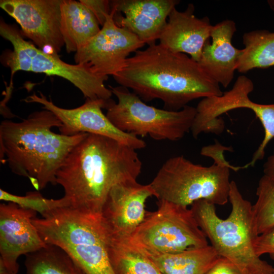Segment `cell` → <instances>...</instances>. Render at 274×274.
Returning <instances> with one entry per match:
<instances>
[{"mask_svg": "<svg viewBox=\"0 0 274 274\" xmlns=\"http://www.w3.org/2000/svg\"><path fill=\"white\" fill-rule=\"evenodd\" d=\"M142 163L136 150L110 138L88 133L56 175L70 209L100 215L111 189L137 181Z\"/></svg>", "mask_w": 274, "mask_h": 274, "instance_id": "obj_1", "label": "cell"}, {"mask_svg": "<svg viewBox=\"0 0 274 274\" xmlns=\"http://www.w3.org/2000/svg\"><path fill=\"white\" fill-rule=\"evenodd\" d=\"M113 77L144 101L160 99L169 111H179L194 99L223 93L197 62L159 44L136 51Z\"/></svg>", "mask_w": 274, "mask_h": 274, "instance_id": "obj_2", "label": "cell"}, {"mask_svg": "<svg viewBox=\"0 0 274 274\" xmlns=\"http://www.w3.org/2000/svg\"><path fill=\"white\" fill-rule=\"evenodd\" d=\"M62 123L44 109L21 122L5 120L0 124V160L14 174L38 179L40 190L56 185V175L71 150L88 134L65 135L52 130Z\"/></svg>", "mask_w": 274, "mask_h": 274, "instance_id": "obj_3", "label": "cell"}, {"mask_svg": "<svg viewBox=\"0 0 274 274\" xmlns=\"http://www.w3.org/2000/svg\"><path fill=\"white\" fill-rule=\"evenodd\" d=\"M231 210L227 218L217 214L215 205L205 200L194 202L191 209L196 222L218 255L235 264L244 274H274V266L258 256L255 242L258 235L252 204L231 181L229 194Z\"/></svg>", "mask_w": 274, "mask_h": 274, "instance_id": "obj_4", "label": "cell"}, {"mask_svg": "<svg viewBox=\"0 0 274 274\" xmlns=\"http://www.w3.org/2000/svg\"><path fill=\"white\" fill-rule=\"evenodd\" d=\"M32 222L47 244L63 249L87 274H115L100 215L62 208Z\"/></svg>", "mask_w": 274, "mask_h": 274, "instance_id": "obj_5", "label": "cell"}, {"mask_svg": "<svg viewBox=\"0 0 274 274\" xmlns=\"http://www.w3.org/2000/svg\"><path fill=\"white\" fill-rule=\"evenodd\" d=\"M230 168L237 171L245 167L216 163L204 166L176 156L162 164L150 184L158 200L188 207L205 200L223 206L229 201Z\"/></svg>", "mask_w": 274, "mask_h": 274, "instance_id": "obj_6", "label": "cell"}, {"mask_svg": "<svg viewBox=\"0 0 274 274\" xmlns=\"http://www.w3.org/2000/svg\"><path fill=\"white\" fill-rule=\"evenodd\" d=\"M109 87L118 101L110 99L107 102L106 116L120 130L136 136L171 141L181 140L191 130L196 108L187 105L177 111L161 109L147 105L125 87Z\"/></svg>", "mask_w": 274, "mask_h": 274, "instance_id": "obj_7", "label": "cell"}, {"mask_svg": "<svg viewBox=\"0 0 274 274\" xmlns=\"http://www.w3.org/2000/svg\"><path fill=\"white\" fill-rule=\"evenodd\" d=\"M0 35L13 46V50L6 53L4 59L6 65L11 70L10 91L14 74L22 71L61 77L79 89L86 99L105 101L111 99L113 93L104 84L108 77L93 74L84 64H71L61 60L58 55L45 52L26 41L21 31L14 25L2 19Z\"/></svg>", "mask_w": 274, "mask_h": 274, "instance_id": "obj_8", "label": "cell"}, {"mask_svg": "<svg viewBox=\"0 0 274 274\" xmlns=\"http://www.w3.org/2000/svg\"><path fill=\"white\" fill-rule=\"evenodd\" d=\"M147 212L144 221L129 237L135 245L162 253L180 252L209 245L191 209L165 200Z\"/></svg>", "mask_w": 274, "mask_h": 274, "instance_id": "obj_9", "label": "cell"}, {"mask_svg": "<svg viewBox=\"0 0 274 274\" xmlns=\"http://www.w3.org/2000/svg\"><path fill=\"white\" fill-rule=\"evenodd\" d=\"M145 45L136 36L118 26L111 11L99 32L75 53L74 60L97 76H113L122 68L129 55Z\"/></svg>", "mask_w": 274, "mask_h": 274, "instance_id": "obj_10", "label": "cell"}, {"mask_svg": "<svg viewBox=\"0 0 274 274\" xmlns=\"http://www.w3.org/2000/svg\"><path fill=\"white\" fill-rule=\"evenodd\" d=\"M23 100L27 103L41 104L44 109L54 113L62 123L59 130L63 135H74L87 133L104 135L136 150L146 146V143L143 140L118 129L103 113L102 109L105 108L108 101L86 99L82 106L68 109L57 106L41 92H39V95L33 93Z\"/></svg>", "mask_w": 274, "mask_h": 274, "instance_id": "obj_11", "label": "cell"}, {"mask_svg": "<svg viewBox=\"0 0 274 274\" xmlns=\"http://www.w3.org/2000/svg\"><path fill=\"white\" fill-rule=\"evenodd\" d=\"M61 0H1L0 7L19 24L21 33L46 53L64 46L60 31Z\"/></svg>", "mask_w": 274, "mask_h": 274, "instance_id": "obj_12", "label": "cell"}, {"mask_svg": "<svg viewBox=\"0 0 274 274\" xmlns=\"http://www.w3.org/2000/svg\"><path fill=\"white\" fill-rule=\"evenodd\" d=\"M155 193L150 184L137 181L117 184L110 191L100 214L107 232L127 238L144 221L147 212L146 202Z\"/></svg>", "mask_w": 274, "mask_h": 274, "instance_id": "obj_13", "label": "cell"}, {"mask_svg": "<svg viewBox=\"0 0 274 274\" xmlns=\"http://www.w3.org/2000/svg\"><path fill=\"white\" fill-rule=\"evenodd\" d=\"M37 212L8 202L0 204V260L11 274H17L22 255L46 247L32 222Z\"/></svg>", "mask_w": 274, "mask_h": 274, "instance_id": "obj_14", "label": "cell"}, {"mask_svg": "<svg viewBox=\"0 0 274 274\" xmlns=\"http://www.w3.org/2000/svg\"><path fill=\"white\" fill-rule=\"evenodd\" d=\"M178 0L110 1L115 23L149 45L156 43Z\"/></svg>", "mask_w": 274, "mask_h": 274, "instance_id": "obj_15", "label": "cell"}, {"mask_svg": "<svg viewBox=\"0 0 274 274\" xmlns=\"http://www.w3.org/2000/svg\"><path fill=\"white\" fill-rule=\"evenodd\" d=\"M194 11L192 4L183 12L174 8L159 40V44L168 50L189 54L198 62L205 43L211 38L213 25L208 17H196Z\"/></svg>", "mask_w": 274, "mask_h": 274, "instance_id": "obj_16", "label": "cell"}, {"mask_svg": "<svg viewBox=\"0 0 274 274\" xmlns=\"http://www.w3.org/2000/svg\"><path fill=\"white\" fill-rule=\"evenodd\" d=\"M236 30L231 20H225L213 25L210 40L205 43L198 64L204 72L219 84L226 88L233 79L234 74L242 55L232 44Z\"/></svg>", "mask_w": 274, "mask_h": 274, "instance_id": "obj_17", "label": "cell"}, {"mask_svg": "<svg viewBox=\"0 0 274 274\" xmlns=\"http://www.w3.org/2000/svg\"><path fill=\"white\" fill-rule=\"evenodd\" d=\"M60 13V31L67 53H76L101 29L95 15L80 1L61 0Z\"/></svg>", "mask_w": 274, "mask_h": 274, "instance_id": "obj_18", "label": "cell"}, {"mask_svg": "<svg viewBox=\"0 0 274 274\" xmlns=\"http://www.w3.org/2000/svg\"><path fill=\"white\" fill-rule=\"evenodd\" d=\"M138 247L162 274H206L220 257L210 245L174 253H159Z\"/></svg>", "mask_w": 274, "mask_h": 274, "instance_id": "obj_19", "label": "cell"}, {"mask_svg": "<svg viewBox=\"0 0 274 274\" xmlns=\"http://www.w3.org/2000/svg\"><path fill=\"white\" fill-rule=\"evenodd\" d=\"M110 260L115 274H162L155 263L129 237L107 232Z\"/></svg>", "mask_w": 274, "mask_h": 274, "instance_id": "obj_20", "label": "cell"}, {"mask_svg": "<svg viewBox=\"0 0 274 274\" xmlns=\"http://www.w3.org/2000/svg\"><path fill=\"white\" fill-rule=\"evenodd\" d=\"M243 42L245 48L236 66L239 73L274 66V32L252 30L243 35Z\"/></svg>", "mask_w": 274, "mask_h": 274, "instance_id": "obj_21", "label": "cell"}, {"mask_svg": "<svg viewBox=\"0 0 274 274\" xmlns=\"http://www.w3.org/2000/svg\"><path fill=\"white\" fill-rule=\"evenodd\" d=\"M25 265L26 274H87L63 249L49 244L26 255Z\"/></svg>", "mask_w": 274, "mask_h": 274, "instance_id": "obj_22", "label": "cell"}, {"mask_svg": "<svg viewBox=\"0 0 274 274\" xmlns=\"http://www.w3.org/2000/svg\"><path fill=\"white\" fill-rule=\"evenodd\" d=\"M256 195L252 212L259 235L274 226V181L263 175L258 182Z\"/></svg>", "mask_w": 274, "mask_h": 274, "instance_id": "obj_23", "label": "cell"}, {"mask_svg": "<svg viewBox=\"0 0 274 274\" xmlns=\"http://www.w3.org/2000/svg\"><path fill=\"white\" fill-rule=\"evenodd\" d=\"M0 199L38 212L42 217L55 210L68 207V203L63 197L57 199H48L43 197L39 191L28 192L24 196H19L1 189Z\"/></svg>", "mask_w": 274, "mask_h": 274, "instance_id": "obj_24", "label": "cell"}, {"mask_svg": "<svg viewBox=\"0 0 274 274\" xmlns=\"http://www.w3.org/2000/svg\"><path fill=\"white\" fill-rule=\"evenodd\" d=\"M255 250L258 256L268 254L274 261V226L257 236L255 242Z\"/></svg>", "mask_w": 274, "mask_h": 274, "instance_id": "obj_25", "label": "cell"}, {"mask_svg": "<svg viewBox=\"0 0 274 274\" xmlns=\"http://www.w3.org/2000/svg\"><path fill=\"white\" fill-rule=\"evenodd\" d=\"M93 13L102 26L106 21L107 15L111 12L110 1L80 0Z\"/></svg>", "mask_w": 274, "mask_h": 274, "instance_id": "obj_26", "label": "cell"}, {"mask_svg": "<svg viewBox=\"0 0 274 274\" xmlns=\"http://www.w3.org/2000/svg\"><path fill=\"white\" fill-rule=\"evenodd\" d=\"M206 274H244L232 262L220 257Z\"/></svg>", "mask_w": 274, "mask_h": 274, "instance_id": "obj_27", "label": "cell"}, {"mask_svg": "<svg viewBox=\"0 0 274 274\" xmlns=\"http://www.w3.org/2000/svg\"><path fill=\"white\" fill-rule=\"evenodd\" d=\"M225 150L231 151V148L216 143L213 145L203 147L200 154L203 156L212 157L214 160V163L228 164L224 157L223 152Z\"/></svg>", "mask_w": 274, "mask_h": 274, "instance_id": "obj_28", "label": "cell"}, {"mask_svg": "<svg viewBox=\"0 0 274 274\" xmlns=\"http://www.w3.org/2000/svg\"><path fill=\"white\" fill-rule=\"evenodd\" d=\"M264 176L274 181V150L272 155L269 156L263 165Z\"/></svg>", "mask_w": 274, "mask_h": 274, "instance_id": "obj_29", "label": "cell"}, {"mask_svg": "<svg viewBox=\"0 0 274 274\" xmlns=\"http://www.w3.org/2000/svg\"><path fill=\"white\" fill-rule=\"evenodd\" d=\"M266 147V146H263L261 143L258 149L254 152L251 161L249 162V165L250 166H254L257 161L258 160H261L263 158L265 155V150Z\"/></svg>", "mask_w": 274, "mask_h": 274, "instance_id": "obj_30", "label": "cell"}, {"mask_svg": "<svg viewBox=\"0 0 274 274\" xmlns=\"http://www.w3.org/2000/svg\"><path fill=\"white\" fill-rule=\"evenodd\" d=\"M28 179L30 180L31 185L33 186L36 190H37V191H40V184L38 179L34 177H30Z\"/></svg>", "mask_w": 274, "mask_h": 274, "instance_id": "obj_31", "label": "cell"}, {"mask_svg": "<svg viewBox=\"0 0 274 274\" xmlns=\"http://www.w3.org/2000/svg\"><path fill=\"white\" fill-rule=\"evenodd\" d=\"M0 274H11L4 263L0 260Z\"/></svg>", "mask_w": 274, "mask_h": 274, "instance_id": "obj_32", "label": "cell"}, {"mask_svg": "<svg viewBox=\"0 0 274 274\" xmlns=\"http://www.w3.org/2000/svg\"><path fill=\"white\" fill-rule=\"evenodd\" d=\"M267 4L271 10L274 12V0H268Z\"/></svg>", "mask_w": 274, "mask_h": 274, "instance_id": "obj_33", "label": "cell"}]
</instances>
